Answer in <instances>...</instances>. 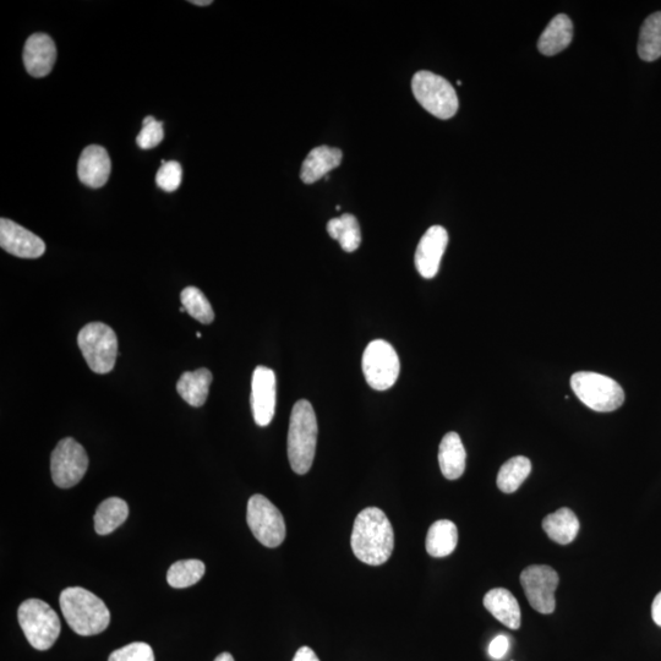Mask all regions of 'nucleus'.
I'll use <instances>...</instances> for the list:
<instances>
[{
	"label": "nucleus",
	"mask_w": 661,
	"mask_h": 661,
	"mask_svg": "<svg viewBox=\"0 0 661 661\" xmlns=\"http://www.w3.org/2000/svg\"><path fill=\"white\" fill-rule=\"evenodd\" d=\"M571 387L578 400L595 412H614L625 402V392L619 382L592 371L572 375Z\"/></svg>",
	"instance_id": "obj_4"
},
{
	"label": "nucleus",
	"mask_w": 661,
	"mask_h": 661,
	"mask_svg": "<svg viewBox=\"0 0 661 661\" xmlns=\"http://www.w3.org/2000/svg\"><path fill=\"white\" fill-rule=\"evenodd\" d=\"M89 468V456L73 437L59 441L52 452L51 472L54 484L62 489L73 488L84 478Z\"/></svg>",
	"instance_id": "obj_10"
},
{
	"label": "nucleus",
	"mask_w": 661,
	"mask_h": 661,
	"mask_svg": "<svg viewBox=\"0 0 661 661\" xmlns=\"http://www.w3.org/2000/svg\"><path fill=\"white\" fill-rule=\"evenodd\" d=\"M447 244H449V233L444 227L433 226L425 232L415 251V267L420 276L431 280L437 275Z\"/></svg>",
	"instance_id": "obj_14"
},
{
	"label": "nucleus",
	"mask_w": 661,
	"mask_h": 661,
	"mask_svg": "<svg viewBox=\"0 0 661 661\" xmlns=\"http://www.w3.org/2000/svg\"><path fill=\"white\" fill-rule=\"evenodd\" d=\"M293 661H320L318 655L309 647H302L294 655Z\"/></svg>",
	"instance_id": "obj_34"
},
{
	"label": "nucleus",
	"mask_w": 661,
	"mask_h": 661,
	"mask_svg": "<svg viewBox=\"0 0 661 661\" xmlns=\"http://www.w3.org/2000/svg\"><path fill=\"white\" fill-rule=\"evenodd\" d=\"M485 609L511 630L521 627V609L513 594L504 588L491 589L484 597Z\"/></svg>",
	"instance_id": "obj_18"
},
{
	"label": "nucleus",
	"mask_w": 661,
	"mask_h": 661,
	"mask_svg": "<svg viewBox=\"0 0 661 661\" xmlns=\"http://www.w3.org/2000/svg\"><path fill=\"white\" fill-rule=\"evenodd\" d=\"M163 139H165L163 123L158 122V120L152 116L146 117L144 122H142L140 134L138 135V138H136V144H138L142 150H151L160 145Z\"/></svg>",
	"instance_id": "obj_30"
},
{
	"label": "nucleus",
	"mask_w": 661,
	"mask_h": 661,
	"mask_svg": "<svg viewBox=\"0 0 661 661\" xmlns=\"http://www.w3.org/2000/svg\"><path fill=\"white\" fill-rule=\"evenodd\" d=\"M412 90L419 105L436 118L455 117L460 107L457 92L449 81L430 71H418L413 76Z\"/></svg>",
	"instance_id": "obj_6"
},
{
	"label": "nucleus",
	"mask_w": 661,
	"mask_h": 661,
	"mask_svg": "<svg viewBox=\"0 0 661 661\" xmlns=\"http://www.w3.org/2000/svg\"><path fill=\"white\" fill-rule=\"evenodd\" d=\"M652 617L655 624L661 627V592L654 598L652 605Z\"/></svg>",
	"instance_id": "obj_35"
},
{
	"label": "nucleus",
	"mask_w": 661,
	"mask_h": 661,
	"mask_svg": "<svg viewBox=\"0 0 661 661\" xmlns=\"http://www.w3.org/2000/svg\"><path fill=\"white\" fill-rule=\"evenodd\" d=\"M108 661H155V654L149 644L135 642L114 650Z\"/></svg>",
	"instance_id": "obj_31"
},
{
	"label": "nucleus",
	"mask_w": 661,
	"mask_h": 661,
	"mask_svg": "<svg viewBox=\"0 0 661 661\" xmlns=\"http://www.w3.org/2000/svg\"><path fill=\"white\" fill-rule=\"evenodd\" d=\"M183 180V169L177 161L166 162L161 165L160 171L157 172L156 183L158 188H161L167 193L176 191Z\"/></svg>",
	"instance_id": "obj_32"
},
{
	"label": "nucleus",
	"mask_w": 661,
	"mask_h": 661,
	"mask_svg": "<svg viewBox=\"0 0 661 661\" xmlns=\"http://www.w3.org/2000/svg\"><path fill=\"white\" fill-rule=\"evenodd\" d=\"M559 575L550 566L533 565L521 573V584L529 604L540 614H553Z\"/></svg>",
	"instance_id": "obj_11"
},
{
	"label": "nucleus",
	"mask_w": 661,
	"mask_h": 661,
	"mask_svg": "<svg viewBox=\"0 0 661 661\" xmlns=\"http://www.w3.org/2000/svg\"><path fill=\"white\" fill-rule=\"evenodd\" d=\"M180 300L191 318L198 320L201 324L209 325L215 320V313H213L209 299L199 288H184L180 293Z\"/></svg>",
	"instance_id": "obj_29"
},
{
	"label": "nucleus",
	"mask_w": 661,
	"mask_h": 661,
	"mask_svg": "<svg viewBox=\"0 0 661 661\" xmlns=\"http://www.w3.org/2000/svg\"><path fill=\"white\" fill-rule=\"evenodd\" d=\"M510 649V639L506 636L501 635L497 636L491 641L489 646V654L491 658L500 660L505 657L506 653Z\"/></svg>",
	"instance_id": "obj_33"
},
{
	"label": "nucleus",
	"mask_w": 661,
	"mask_h": 661,
	"mask_svg": "<svg viewBox=\"0 0 661 661\" xmlns=\"http://www.w3.org/2000/svg\"><path fill=\"white\" fill-rule=\"evenodd\" d=\"M78 344L89 368L96 374L111 373L116 365V332L103 322H91L80 330Z\"/></svg>",
	"instance_id": "obj_7"
},
{
	"label": "nucleus",
	"mask_w": 661,
	"mask_h": 661,
	"mask_svg": "<svg viewBox=\"0 0 661 661\" xmlns=\"http://www.w3.org/2000/svg\"><path fill=\"white\" fill-rule=\"evenodd\" d=\"M247 521L250 531L266 548H277L286 538L282 513L269 499L254 495L248 502Z\"/></svg>",
	"instance_id": "obj_9"
},
{
	"label": "nucleus",
	"mask_w": 661,
	"mask_h": 661,
	"mask_svg": "<svg viewBox=\"0 0 661 661\" xmlns=\"http://www.w3.org/2000/svg\"><path fill=\"white\" fill-rule=\"evenodd\" d=\"M352 550L359 561L370 566L384 565L395 548V533L385 512L368 507L355 518Z\"/></svg>",
	"instance_id": "obj_1"
},
{
	"label": "nucleus",
	"mask_w": 661,
	"mask_h": 661,
	"mask_svg": "<svg viewBox=\"0 0 661 661\" xmlns=\"http://www.w3.org/2000/svg\"><path fill=\"white\" fill-rule=\"evenodd\" d=\"M0 247L21 259H38L46 251L40 237L8 218L0 220Z\"/></svg>",
	"instance_id": "obj_13"
},
{
	"label": "nucleus",
	"mask_w": 661,
	"mask_h": 661,
	"mask_svg": "<svg viewBox=\"0 0 661 661\" xmlns=\"http://www.w3.org/2000/svg\"><path fill=\"white\" fill-rule=\"evenodd\" d=\"M111 171V158L106 149L98 145L86 147L78 163L81 183L94 189L102 188L108 182Z\"/></svg>",
	"instance_id": "obj_16"
},
{
	"label": "nucleus",
	"mask_w": 661,
	"mask_h": 661,
	"mask_svg": "<svg viewBox=\"0 0 661 661\" xmlns=\"http://www.w3.org/2000/svg\"><path fill=\"white\" fill-rule=\"evenodd\" d=\"M543 529L551 540L560 545H567L576 539L579 521L570 508H560L544 518Z\"/></svg>",
	"instance_id": "obj_22"
},
{
	"label": "nucleus",
	"mask_w": 661,
	"mask_h": 661,
	"mask_svg": "<svg viewBox=\"0 0 661 661\" xmlns=\"http://www.w3.org/2000/svg\"><path fill=\"white\" fill-rule=\"evenodd\" d=\"M211 384L212 373L209 369L201 368L195 371H185L180 376L177 391L180 397L191 407L199 408L204 406L207 397H209Z\"/></svg>",
	"instance_id": "obj_21"
},
{
	"label": "nucleus",
	"mask_w": 661,
	"mask_h": 661,
	"mask_svg": "<svg viewBox=\"0 0 661 661\" xmlns=\"http://www.w3.org/2000/svg\"><path fill=\"white\" fill-rule=\"evenodd\" d=\"M129 507L127 502L119 497H109L98 506L95 513V529L100 535L111 534L127 521Z\"/></svg>",
	"instance_id": "obj_24"
},
{
	"label": "nucleus",
	"mask_w": 661,
	"mask_h": 661,
	"mask_svg": "<svg viewBox=\"0 0 661 661\" xmlns=\"http://www.w3.org/2000/svg\"><path fill=\"white\" fill-rule=\"evenodd\" d=\"M60 609L65 621L79 636L100 635L111 622V613L94 593L80 587H70L60 594Z\"/></svg>",
	"instance_id": "obj_2"
},
{
	"label": "nucleus",
	"mask_w": 661,
	"mask_h": 661,
	"mask_svg": "<svg viewBox=\"0 0 661 661\" xmlns=\"http://www.w3.org/2000/svg\"><path fill=\"white\" fill-rule=\"evenodd\" d=\"M362 365L366 382L376 391L391 389L400 376V358L392 344L384 340H375L368 344Z\"/></svg>",
	"instance_id": "obj_8"
},
{
	"label": "nucleus",
	"mask_w": 661,
	"mask_h": 661,
	"mask_svg": "<svg viewBox=\"0 0 661 661\" xmlns=\"http://www.w3.org/2000/svg\"><path fill=\"white\" fill-rule=\"evenodd\" d=\"M18 619L27 641L37 650L52 648L62 631L56 611L40 599H29L21 604Z\"/></svg>",
	"instance_id": "obj_5"
},
{
	"label": "nucleus",
	"mask_w": 661,
	"mask_h": 661,
	"mask_svg": "<svg viewBox=\"0 0 661 661\" xmlns=\"http://www.w3.org/2000/svg\"><path fill=\"white\" fill-rule=\"evenodd\" d=\"M342 151L336 147L319 146L311 150L300 169V178L305 184H314L329 176L333 169L340 167Z\"/></svg>",
	"instance_id": "obj_17"
},
{
	"label": "nucleus",
	"mask_w": 661,
	"mask_h": 661,
	"mask_svg": "<svg viewBox=\"0 0 661 661\" xmlns=\"http://www.w3.org/2000/svg\"><path fill=\"white\" fill-rule=\"evenodd\" d=\"M205 564L200 560H182L169 567L167 582L169 586L183 589L194 586L205 575Z\"/></svg>",
	"instance_id": "obj_28"
},
{
	"label": "nucleus",
	"mask_w": 661,
	"mask_h": 661,
	"mask_svg": "<svg viewBox=\"0 0 661 661\" xmlns=\"http://www.w3.org/2000/svg\"><path fill=\"white\" fill-rule=\"evenodd\" d=\"M532 472V463L527 457L518 456L508 460L497 474V486L505 494L515 493Z\"/></svg>",
	"instance_id": "obj_26"
},
{
	"label": "nucleus",
	"mask_w": 661,
	"mask_h": 661,
	"mask_svg": "<svg viewBox=\"0 0 661 661\" xmlns=\"http://www.w3.org/2000/svg\"><path fill=\"white\" fill-rule=\"evenodd\" d=\"M327 232L330 237L340 243L347 253H353L362 244L359 222L351 213H344L341 217L333 218L327 223Z\"/></svg>",
	"instance_id": "obj_25"
},
{
	"label": "nucleus",
	"mask_w": 661,
	"mask_h": 661,
	"mask_svg": "<svg viewBox=\"0 0 661 661\" xmlns=\"http://www.w3.org/2000/svg\"><path fill=\"white\" fill-rule=\"evenodd\" d=\"M215 661H234L233 657L229 653H222L218 655Z\"/></svg>",
	"instance_id": "obj_36"
},
{
	"label": "nucleus",
	"mask_w": 661,
	"mask_h": 661,
	"mask_svg": "<svg viewBox=\"0 0 661 661\" xmlns=\"http://www.w3.org/2000/svg\"><path fill=\"white\" fill-rule=\"evenodd\" d=\"M458 544L456 524L449 520L437 521L426 535V551L433 557H446L455 551Z\"/></svg>",
	"instance_id": "obj_23"
},
{
	"label": "nucleus",
	"mask_w": 661,
	"mask_h": 661,
	"mask_svg": "<svg viewBox=\"0 0 661 661\" xmlns=\"http://www.w3.org/2000/svg\"><path fill=\"white\" fill-rule=\"evenodd\" d=\"M318 420L307 400L294 404L288 430V460L297 474H307L313 466L318 444Z\"/></svg>",
	"instance_id": "obj_3"
},
{
	"label": "nucleus",
	"mask_w": 661,
	"mask_h": 661,
	"mask_svg": "<svg viewBox=\"0 0 661 661\" xmlns=\"http://www.w3.org/2000/svg\"><path fill=\"white\" fill-rule=\"evenodd\" d=\"M638 54L646 62L661 57V12L654 13L644 21L639 34Z\"/></svg>",
	"instance_id": "obj_27"
},
{
	"label": "nucleus",
	"mask_w": 661,
	"mask_h": 661,
	"mask_svg": "<svg viewBox=\"0 0 661 661\" xmlns=\"http://www.w3.org/2000/svg\"><path fill=\"white\" fill-rule=\"evenodd\" d=\"M190 3L194 5H199V7H206V5L212 4V0H193V2Z\"/></svg>",
	"instance_id": "obj_37"
},
{
	"label": "nucleus",
	"mask_w": 661,
	"mask_h": 661,
	"mask_svg": "<svg viewBox=\"0 0 661 661\" xmlns=\"http://www.w3.org/2000/svg\"><path fill=\"white\" fill-rule=\"evenodd\" d=\"M23 58L27 73L34 78H45L56 64V43L46 34L32 35L25 43Z\"/></svg>",
	"instance_id": "obj_15"
},
{
	"label": "nucleus",
	"mask_w": 661,
	"mask_h": 661,
	"mask_svg": "<svg viewBox=\"0 0 661 661\" xmlns=\"http://www.w3.org/2000/svg\"><path fill=\"white\" fill-rule=\"evenodd\" d=\"M572 38L573 25L571 19L565 14L556 15L539 38V51L544 56H555V54L570 46Z\"/></svg>",
	"instance_id": "obj_20"
},
{
	"label": "nucleus",
	"mask_w": 661,
	"mask_h": 661,
	"mask_svg": "<svg viewBox=\"0 0 661 661\" xmlns=\"http://www.w3.org/2000/svg\"><path fill=\"white\" fill-rule=\"evenodd\" d=\"M277 382L275 371L258 366L251 381V409L255 423L262 428L270 425L276 412Z\"/></svg>",
	"instance_id": "obj_12"
},
{
	"label": "nucleus",
	"mask_w": 661,
	"mask_h": 661,
	"mask_svg": "<svg viewBox=\"0 0 661 661\" xmlns=\"http://www.w3.org/2000/svg\"><path fill=\"white\" fill-rule=\"evenodd\" d=\"M466 461L467 453L460 435L446 434L439 449V463L444 477L449 480L460 479L466 471Z\"/></svg>",
	"instance_id": "obj_19"
},
{
	"label": "nucleus",
	"mask_w": 661,
	"mask_h": 661,
	"mask_svg": "<svg viewBox=\"0 0 661 661\" xmlns=\"http://www.w3.org/2000/svg\"><path fill=\"white\" fill-rule=\"evenodd\" d=\"M196 336H198L200 338L202 335H201L200 332H198V333H196Z\"/></svg>",
	"instance_id": "obj_38"
}]
</instances>
